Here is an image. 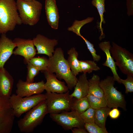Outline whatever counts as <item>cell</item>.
<instances>
[{"label":"cell","instance_id":"obj_1","mask_svg":"<svg viewBox=\"0 0 133 133\" xmlns=\"http://www.w3.org/2000/svg\"><path fill=\"white\" fill-rule=\"evenodd\" d=\"M48 59L46 71L50 73H55L57 78L60 80H64L69 89L72 90L75 86L78 79L72 73L62 49L60 48H56L53 56Z\"/></svg>","mask_w":133,"mask_h":133},{"label":"cell","instance_id":"obj_2","mask_svg":"<svg viewBox=\"0 0 133 133\" xmlns=\"http://www.w3.org/2000/svg\"><path fill=\"white\" fill-rule=\"evenodd\" d=\"M15 0H0V34L14 30L22 23Z\"/></svg>","mask_w":133,"mask_h":133},{"label":"cell","instance_id":"obj_3","mask_svg":"<svg viewBox=\"0 0 133 133\" xmlns=\"http://www.w3.org/2000/svg\"><path fill=\"white\" fill-rule=\"evenodd\" d=\"M48 113L45 100L27 112L24 117L17 121L20 131L25 133L33 132L36 127L41 124Z\"/></svg>","mask_w":133,"mask_h":133},{"label":"cell","instance_id":"obj_4","mask_svg":"<svg viewBox=\"0 0 133 133\" xmlns=\"http://www.w3.org/2000/svg\"><path fill=\"white\" fill-rule=\"evenodd\" d=\"M115 81L113 76H108L100 81L99 83L107 106L110 108L119 107L126 111L124 96L114 87Z\"/></svg>","mask_w":133,"mask_h":133},{"label":"cell","instance_id":"obj_5","mask_svg":"<svg viewBox=\"0 0 133 133\" xmlns=\"http://www.w3.org/2000/svg\"><path fill=\"white\" fill-rule=\"evenodd\" d=\"M17 7L22 23L30 26L36 24L40 19L42 4L36 0H17Z\"/></svg>","mask_w":133,"mask_h":133},{"label":"cell","instance_id":"obj_6","mask_svg":"<svg viewBox=\"0 0 133 133\" xmlns=\"http://www.w3.org/2000/svg\"><path fill=\"white\" fill-rule=\"evenodd\" d=\"M46 99L45 94H35L25 98L13 94L9 101L15 116L19 117Z\"/></svg>","mask_w":133,"mask_h":133},{"label":"cell","instance_id":"obj_7","mask_svg":"<svg viewBox=\"0 0 133 133\" xmlns=\"http://www.w3.org/2000/svg\"><path fill=\"white\" fill-rule=\"evenodd\" d=\"M46 101L48 113L56 114L71 110L73 98L69 91L63 93L47 92Z\"/></svg>","mask_w":133,"mask_h":133},{"label":"cell","instance_id":"obj_8","mask_svg":"<svg viewBox=\"0 0 133 133\" xmlns=\"http://www.w3.org/2000/svg\"><path fill=\"white\" fill-rule=\"evenodd\" d=\"M110 52L116 66L125 75L133 76V55L125 48L112 43Z\"/></svg>","mask_w":133,"mask_h":133},{"label":"cell","instance_id":"obj_9","mask_svg":"<svg viewBox=\"0 0 133 133\" xmlns=\"http://www.w3.org/2000/svg\"><path fill=\"white\" fill-rule=\"evenodd\" d=\"M80 114L76 111L71 110L50 114V117L65 130H69L75 127H84L85 123Z\"/></svg>","mask_w":133,"mask_h":133},{"label":"cell","instance_id":"obj_10","mask_svg":"<svg viewBox=\"0 0 133 133\" xmlns=\"http://www.w3.org/2000/svg\"><path fill=\"white\" fill-rule=\"evenodd\" d=\"M15 116L9 100L0 97V133H10Z\"/></svg>","mask_w":133,"mask_h":133},{"label":"cell","instance_id":"obj_11","mask_svg":"<svg viewBox=\"0 0 133 133\" xmlns=\"http://www.w3.org/2000/svg\"><path fill=\"white\" fill-rule=\"evenodd\" d=\"M13 41L16 44L17 48L13 51V54L23 57L24 61L27 63L36 54L33 40L16 38Z\"/></svg>","mask_w":133,"mask_h":133},{"label":"cell","instance_id":"obj_12","mask_svg":"<svg viewBox=\"0 0 133 133\" xmlns=\"http://www.w3.org/2000/svg\"><path fill=\"white\" fill-rule=\"evenodd\" d=\"M45 83L43 81L30 83L20 79L16 85V94L23 97L41 94L45 90Z\"/></svg>","mask_w":133,"mask_h":133},{"label":"cell","instance_id":"obj_13","mask_svg":"<svg viewBox=\"0 0 133 133\" xmlns=\"http://www.w3.org/2000/svg\"><path fill=\"white\" fill-rule=\"evenodd\" d=\"M32 40L34 46L36 48V54H45L49 58L53 56L54 47L58 43L57 40L49 39L40 34H37Z\"/></svg>","mask_w":133,"mask_h":133},{"label":"cell","instance_id":"obj_14","mask_svg":"<svg viewBox=\"0 0 133 133\" xmlns=\"http://www.w3.org/2000/svg\"><path fill=\"white\" fill-rule=\"evenodd\" d=\"M46 82L44 84V89L47 92L63 93L69 90L67 86L64 82L59 80L56 75L53 73L44 71Z\"/></svg>","mask_w":133,"mask_h":133},{"label":"cell","instance_id":"obj_15","mask_svg":"<svg viewBox=\"0 0 133 133\" xmlns=\"http://www.w3.org/2000/svg\"><path fill=\"white\" fill-rule=\"evenodd\" d=\"M14 84L12 76L4 67L0 68V97L9 100Z\"/></svg>","mask_w":133,"mask_h":133},{"label":"cell","instance_id":"obj_16","mask_svg":"<svg viewBox=\"0 0 133 133\" xmlns=\"http://www.w3.org/2000/svg\"><path fill=\"white\" fill-rule=\"evenodd\" d=\"M16 47V44L6 34H1L0 37V68L4 67Z\"/></svg>","mask_w":133,"mask_h":133},{"label":"cell","instance_id":"obj_17","mask_svg":"<svg viewBox=\"0 0 133 133\" xmlns=\"http://www.w3.org/2000/svg\"><path fill=\"white\" fill-rule=\"evenodd\" d=\"M99 46L100 49L105 53L106 56V60L103 65L110 68L113 74L114 80L120 83V78L117 73V68L110 52L111 46L110 42L106 41L102 42L99 44Z\"/></svg>","mask_w":133,"mask_h":133},{"label":"cell","instance_id":"obj_18","mask_svg":"<svg viewBox=\"0 0 133 133\" xmlns=\"http://www.w3.org/2000/svg\"><path fill=\"white\" fill-rule=\"evenodd\" d=\"M45 9L49 24L52 28L57 29L59 16L55 0H45Z\"/></svg>","mask_w":133,"mask_h":133},{"label":"cell","instance_id":"obj_19","mask_svg":"<svg viewBox=\"0 0 133 133\" xmlns=\"http://www.w3.org/2000/svg\"><path fill=\"white\" fill-rule=\"evenodd\" d=\"M73 92L70 94L71 97L79 99L86 96L89 93V81L86 73H83L80 76L74 87Z\"/></svg>","mask_w":133,"mask_h":133},{"label":"cell","instance_id":"obj_20","mask_svg":"<svg viewBox=\"0 0 133 133\" xmlns=\"http://www.w3.org/2000/svg\"><path fill=\"white\" fill-rule=\"evenodd\" d=\"M68 55L67 60L69 66L72 74L76 76L81 72L79 60L78 59V53L75 48L72 47L68 50Z\"/></svg>","mask_w":133,"mask_h":133},{"label":"cell","instance_id":"obj_21","mask_svg":"<svg viewBox=\"0 0 133 133\" xmlns=\"http://www.w3.org/2000/svg\"><path fill=\"white\" fill-rule=\"evenodd\" d=\"M88 80L89 93L95 96L104 99L103 90L99 85L100 81L99 76L94 74L92 78Z\"/></svg>","mask_w":133,"mask_h":133},{"label":"cell","instance_id":"obj_22","mask_svg":"<svg viewBox=\"0 0 133 133\" xmlns=\"http://www.w3.org/2000/svg\"><path fill=\"white\" fill-rule=\"evenodd\" d=\"M111 109L107 106L95 109V123L103 129H106L105 122Z\"/></svg>","mask_w":133,"mask_h":133},{"label":"cell","instance_id":"obj_23","mask_svg":"<svg viewBox=\"0 0 133 133\" xmlns=\"http://www.w3.org/2000/svg\"><path fill=\"white\" fill-rule=\"evenodd\" d=\"M90 107L86 96L79 99L73 98L71 110H75L80 114L84 112Z\"/></svg>","mask_w":133,"mask_h":133},{"label":"cell","instance_id":"obj_24","mask_svg":"<svg viewBox=\"0 0 133 133\" xmlns=\"http://www.w3.org/2000/svg\"><path fill=\"white\" fill-rule=\"evenodd\" d=\"M105 0H92L91 1L92 4L97 8L100 17V27L101 32V35L100 37V39L104 38L101 27L102 23L104 24L105 23V21L103 17L104 13L106 12L105 9Z\"/></svg>","mask_w":133,"mask_h":133},{"label":"cell","instance_id":"obj_25","mask_svg":"<svg viewBox=\"0 0 133 133\" xmlns=\"http://www.w3.org/2000/svg\"><path fill=\"white\" fill-rule=\"evenodd\" d=\"M94 19L93 17H88L81 20H75L72 25L68 27L67 30L68 31H72L81 37L82 35L80 33V31L82 27L85 24L91 22Z\"/></svg>","mask_w":133,"mask_h":133},{"label":"cell","instance_id":"obj_26","mask_svg":"<svg viewBox=\"0 0 133 133\" xmlns=\"http://www.w3.org/2000/svg\"><path fill=\"white\" fill-rule=\"evenodd\" d=\"M81 72L90 73L93 71H98L100 69L95 61L91 60H79Z\"/></svg>","mask_w":133,"mask_h":133},{"label":"cell","instance_id":"obj_27","mask_svg":"<svg viewBox=\"0 0 133 133\" xmlns=\"http://www.w3.org/2000/svg\"><path fill=\"white\" fill-rule=\"evenodd\" d=\"M39 71H47L48 66L49 59L44 57H33L29 61Z\"/></svg>","mask_w":133,"mask_h":133},{"label":"cell","instance_id":"obj_28","mask_svg":"<svg viewBox=\"0 0 133 133\" xmlns=\"http://www.w3.org/2000/svg\"><path fill=\"white\" fill-rule=\"evenodd\" d=\"M90 107L94 109L107 106L104 99L95 96L89 93L86 96Z\"/></svg>","mask_w":133,"mask_h":133},{"label":"cell","instance_id":"obj_29","mask_svg":"<svg viewBox=\"0 0 133 133\" xmlns=\"http://www.w3.org/2000/svg\"><path fill=\"white\" fill-rule=\"evenodd\" d=\"M95 109L90 107L80 114V116L85 123H93L95 122Z\"/></svg>","mask_w":133,"mask_h":133},{"label":"cell","instance_id":"obj_30","mask_svg":"<svg viewBox=\"0 0 133 133\" xmlns=\"http://www.w3.org/2000/svg\"><path fill=\"white\" fill-rule=\"evenodd\" d=\"M84 127L88 133H108L106 129H103L95 122L92 123H85Z\"/></svg>","mask_w":133,"mask_h":133},{"label":"cell","instance_id":"obj_31","mask_svg":"<svg viewBox=\"0 0 133 133\" xmlns=\"http://www.w3.org/2000/svg\"><path fill=\"white\" fill-rule=\"evenodd\" d=\"M27 64V73L26 81L29 83H33L34 81V78L38 74L39 71L29 62Z\"/></svg>","mask_w":133,"mask_h":133},{"label":"cell","instance_id":"obj_32","mask_svg":"<svg viewBox=\"0 0 133 133\" xmlns=\"http://www.w3.org/2000/svg\"><path fill=\"white\" fill-rule=\"evenodd\" d=\"M120 83L123 84L125 86V93L128 94L133 92V76L127 75L126 79L124 80L120 78Z\"/></svg>","mask_w":133,"mask_h":133},{"label":"cell","instance_id":"obj_33","mask_svg":"<svg viewBox=\"0 0 133 133\" xmlns=\"http://www.w3.org/2000/svg\"><path fill=\"white\" fill-rule=\"evenodd\" d=\"M81 37L84 41L88 49L91 53L94 61L95 62L99 61L101 59L100 56L96 54V50L94 48L93 45L84 38L83 36Z\"/></svg>","mask_w":133,"mask_h":133},{"label":"cell","instance_id":"obj_34","mask_svg":"<svg viewBox=\"0 0 133 133\" xmlns=\"http://www.w3.org/2000/svg\"><path fill=\"white\" fill-rule=\"evenodd\" d=\"M113 109L110 111L108 115L112 119H116L118 118L120 115V112L117 108H113Z\"/></svg>","mask_w":133,"mask_h":133},{"label":"cell","instance_id":"obj_35","mask_svg":"<svg viewBox=\"0 0 133 133\" xmlns=\"http://www.w3.org/2000/svg\"><path fill=\"white\" fill-rule=\"evenodd\" d=\"M127 14L129 16L133 15V0H126Z\"/></svg>","mask_w":133,"mask_h":133},{"label":"cell","instance_id":"obj_36","mask_svg":"<svg viewBox=\"0 0 133 133\" xmlns=\"http://www.w3.org/2000/svg\"><path fill=\"white\" fill-rule=\"evenodd\" d=\"M72 133H87V132L84 127H75L71 130Z\"/></svg>","mask_w":133,"mask_h":133},{"label":"cell","instance_id":"obj_37","mask_svg":"<svg viewBox=\"0 0 133 133\" xmlns=\"http://www.w3.org/2000/svg\"><path fill=\"white\" fill-rule=\"evenodd\" d=\"M22 0L24 1H31L32 0Z\"/></svg>","mask_w":133,"mask_h":133}]
</instances>
